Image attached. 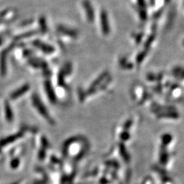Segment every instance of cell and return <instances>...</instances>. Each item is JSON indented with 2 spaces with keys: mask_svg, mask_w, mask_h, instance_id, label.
I'll return each mask as SVG.
<instances>
[{
  "mask_svg": "<svg viewBox=\"0 0 184 184\" xmlns=\"http://www.w3.org/2000/svg\"><path fill=\"white\" fill-rule=\"evenodd\" d=\"M32 102L34 106L36 107V109L38 111V112L40 113L42 116L45 117L46 119L48 121H51L50 119V117H49L47 110L46 107H44V105L42 103V102L40 98H38V96L36 94L33 95L32 96Z\"/></svg>",
  "mask_w": 184,
  "mask_h": 184,
  "instance_id": "cell-1",
  "label": "cell"
},
{
  "mask_svg": "<svg viewBox=\"0 0 184 184\" xmlns=\"http://www.w3.org/2000/svg\"><path fill=\"white\" fill-rule=\"evenodd\" d=\"M100 21H101V28L102 33L104 35H108L109 33V24H108V19L106 12L102 11L100 15Z\"/></svg>",
  "mask_w": 184,
  "mask_h": 184,
  "instance_id": "cell-2",
  "label": "cell"
},
{
  "mask_svg": "<svg viewBox=\"0 0 184 184\" xmlns=\"http://www.w3.org/2000/svg\"><path fill=\"white\" fill-rule=\"evenodd\" d=\"M34 44L35 47H36L40 49V50H41L42 51L47 52V53H50V52L51 53V52H52L55 51L54 48L51 47V46L47 44H44L41 41H39V40L34 41Z\"/></svg>",
  "mask_w": 184,
  "mask_h": 184,
  "instance_id": "cell-3",
  "label": "cell"
},
{
  "mask_svg": "<svg viewBox=\"0 0 184 184\" xmlns=\"http://www.w3.org/2000/svg\"><path fill=\"white\" fill-rule=\"evenodd\" d=\"M57 30L59 32L64 35H67L68 36H70L71 38H75L77 36V32L76 31L71 29L70 28L65 27L63 25H60L57 27Z\"/></svg>",
  "mask_w": 184,
  "mask_h": 184,
  "instance_id": "cell-4",
  "label": "cell"
},
{
  "mask_svg": "<svg viewBox=\"0 0 184 184\" xmlns=\"http://www.w3.org/2000/svg\"><path fill=\"white\" fill-rule=\"evenodd\" d=\"M84 7L85 8V12H86V16L87 17V19L89 21L92 22L94 20V10L92 8L91 6L90 2H85L84 3Z\"/></svg>",
  "mask_w": 184,
  "mask_h": 184,
  "instance_id": "cell-5",
  "label": "cell"
},
{
  "mask_svg": "<svg viewBox=\"0 0 184 184\" xmlns=\"http://www.w3.org/2000/svg\"><path fill=\"white\" fill-rule=\"evenodd\" d=\"M44 86H45V89H46V91H47V94L48 95V98L52 102H55V99H56V97H55V93L53 91V90H52L51 84L49 83L48 82H47V83H45Z\"/></svg>",
  "mask_w": 184,
  "mask_h": 184,
  "instance_id": "cell-6",
  "label": "cell"
},
{
  "mask_svg": "<svg viewBox=\"0 0 184 184\" xmlns=\"http://www.w3.org/2000/svg\"><path fill=\"white\" fill-rule=\"evenodd\" d=\"M29 85H24L23 87H21L19 90L15 91L14 94H12L11 98H18L19 96H21V95L26 93V91H27L29 90Z\"/></svg>",
  "mask_w": 184,
  "mask_h": 184,
  "instance_id": "cell-7",
  "label": "cell"
},
{
  "mask_svg": "<svg viewBox=\"0 0 184 184\" xmlns=\"http://www.w3.org/2000/svg\"><path fill=\"white\" fill-rule=\"evenodd\" d=\"M19 136H10V137H9V138H8V139H5L4 141H2V144H3V145H4V144H8V143H11V142H12V141H14V140L16 139V138H19Z\"/></svg>",
  "mask_w": 184,
  "mask_h": 184,
  "instance_id": "cell-8",
  "label": "cell"
},
{
  "mask_svg": "<svg viewBox=\"0 0 184 184\" xmlns=\"http://www.w3.org/2000/svg\"><path fill=\"white\" fill-rule=\"evenodd\" d=\"M6 115H7V117L8 118V119H12V114L10 113V107L8 106H7L6 107Z\"/></svg>",
  "mask_w": 184,
  "mask_h": 184,
  "instance_id": "cell-9",
  "label": "cell"
},
{
  "mask_svg": "<svg viewBox=\"0 0 184 184\" xmlns=\"http://www.w3.org/2000/svg\"><path fill=\"white\" fill-rule=\"evenodd\" d=\"M138 1H139V4L141 6V7H143V6H144V0H138Z\"/></svg>",
  "mask_w": 184,
  "mask_h": 184,
  "instance_id": "cell-10",
  "label": "cell"
}]
</instances>
